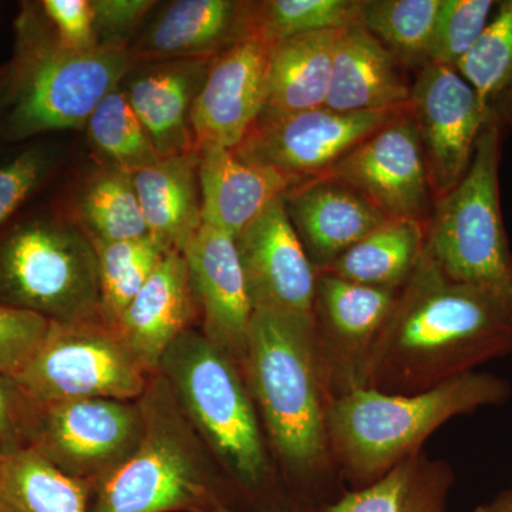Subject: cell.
I'll return each mask as SVG.
<instances>
[{
    "instance_id": "cell-2",
    "label": "cell",
    "mask_w": 512,
    "mask_h": 512,
    "mask_svg": "<svg viewBox=\"0 0 512 512\" xmlns=\"http://www.w3.org/2000/svg\"><path fill=\"white\" fill-rule=\"evenodd\" d=\"M244 376L292 500L325 507L346 490L330 451L326 387L312 316L254 311Z\"/></svg>"
},
{
    "instance_id": "cell-42",
    "label": "cell",
    "mask_w": 512,
    "mask_h": 512,
    "mask_svg": "<svg viewBox=\"0 0 512 512\" xmlns=\"http://www.w3.org/2000/svg\"><path fill=\"white\" fill-rule=\"evenodd\" d=\"M476 512H512V493L504 494L493 503L481 505Z\"/></svg>"
},
{
    "instance_id": "cell-31",
    "label": "cell",
    "mask_w": 512,
    "mask_h": 512,
    "mask_svg": "<svg viewBox=\"0 0 512 512\" xmlns=\"http://www.w3.org/2000/svg\"><path fill=\"white\" fill-rule=\"evenodd\" d=\"M441 0H362L359 25L416 74L429 64Z\"/></svg>"
},
{
    "instance_id": "cell-26",
    "label": "cell",
    "mask_w": 512,
    "mask_h": 512,
    "mask_svg": "<svg viewBox=\"0 0 512 512\" xmlns=\"http://www.w3.org/2000/svg\"><path fill=\"white\" fill-rule=\"evenodd\" d=\"M454 474L446 461L424 450L400 461L375 483L346 490L325 512H450Z\"/></svg>"
},
{
    "instance_id": "cell-37",
    "label": "cell",
    "mask_w": 512,
    "mask_h": 512,
    "mask_svg": "<svg viewBox=\"0 0 512 512\" xmlns=\"http://www.w3.org/2000/svg\"><path fill=\"white\" fill-rule=\"evenodd\" d=\"M39 409L15 377L0 373V457L29 447Z\"/></svg>"
},
{
    "instance_id": "cell-36",
    "label": "cell",
    "mask_w": 512,
    "mask_h": 512,
    "mask_svg": "<svg viewBox=\"0 0 512 512\" xmlns=\"http://www.w3.org/2000/svg\"><path fill=\"white\" fill-rule=\"evenodd\" d=\"M52 320L39 313L0 303V373L23 372L45 340Z\"/></svg>"
},
{
    "instance_id": "cell-15",
    "label": "cell",
    "mask_w": 512,
    "mask_h": 512,
    "mask_svg": "<svg viewBox=\"0 0 512 512\" xmlns=\"http://www.w3.org/2000/svg\"><path fill=\"white\" fill-rule=\"evenodd\" d=\"M271 45L251 33L212 59L192 106L195 150L237 148L248 136L268 99Z\"/></svg>"
},
{
    "instance_id": "cell-43",
    "label": "cell",
    "mask_w": 512,
    "mask_h": 512,
    "mask_svg": "<svg viewBox=\"0 0 512 512\" xmlns=\"http://www.w3.org/2000/svg\"><path fill=\"white\" fill-rule=\"evenodd\" d=\"M0 512H5V511H3V510H0Z\"/></svg>"
},
{
    "instance_id": "cell-8",
    "label": "cell",
    "mask_w": 512,
    "mask_h": 512,
    "mask_svg": "<svg viewBox=\"0 0 512 512\" xmlns=\"http://www.w3.org/2000/svg\"><path fill=\"white\" fill-rule=\"evenodd\" d=\"M0 296L55 322L101 319L96 248L73 222L19 225L0 242Z\"/></svg>"
},
{
    "instance_id": "cell-19",
    "label": "cell",
    "mask_w": 512,
    "mask_h": 512,
    "mask_svg": "<svg viewBox=\"0 0 512 512\" xmlns=\"http://www.w3.org/2000/svg\"><path fill=\"white\" fill-rule=\"evenodd\" d=\"M254 33V2L177 0L133 47L137 62L212 60Z\"/></svg>"
},
{
    "instance_id": "cell-11",
    "label": "cell",
    "mask_w": 512,
    "mask_h": 512,
    "mask_svg": "<svg viewBox=\"0 0 512 512\" xmlns=\"http://www.w3.org/2000/svg\"><path fill=\"white\" fill-rule=\"evenodd\" d=\"M402 111L339 113L320 107L261 116L234 150L245 160L271 168L298 184L328 173L350 150Z\"/></svg>"
},
{
    "instance_id": "cell-12",
    "label": "cell",
    "mask_w": 512,
    "mask_h": 512,
    "mask_svg": "<svg viewBox=\"0 0 512 512\" xmlns=\"http://www.w3.org/2000/svg\"><path fill=\"white\" fill-rule=\"evenodd\" d=\"M397 293L353 284L329 271L318 272L312 319L320 365L332 400L366 389L377 340Z\"/></svg>"
},
{
    "instance_id": "cell-39",
    "label": "cell",
    "mask_w": 512,
    "mask_h": 512,
    "mask_svg": "<svg viewBox=\"0 0 512 512\" xmlns=\"http://www.w3.org/2000/svg\"><path fill=\"white\" fill-rule=\"evenodd\" d=\"M49 160L40 150H28L0 165V227L9 220L45 177Z\"/></svg>"
},
{
    "instance_id": "cell-7",
    "label": "cell",
    "mask_w": 512,
    "mask_h": 512,
    "mask_svg": "<svg viewBox=\"0 0 512 512\" xmlns=\"http://www.w3.org/2000/svg\"><path fill=\"white\" fill-rule=\"evenodd\" d=\"M503 137L493 124L485 126L463 180L434 201L424 251L454 281L512 295V254L500 202Z\"/></svg>"
},
{
    "instance_id": "cell-1",
    "label": "cell",
    "mask_w": 512,
    "mask_h": 512,
    "mask_svg": "<svg viewBox=\"0 0 512 512\" xmlns=\"http://www.w3.org/2000/svg\"><path fill=\"white\" fill-rule=\"evenodd\" d=\"M511 349L512 295L454 281L423 249L377 340L366 389L426 392Z\"/></svg>"
},
{
    "instance_id": "cell-6",
    "label": "cell",
    "mask_w": 512,
    "mask_h": 512,
    "mask_svg": "<svg viewBox=\"0 0 512 512\" xmlns=\"http://www.w3.org/2000/svg\"><path fill=\"white\" fill-rule=\"evenodd\" d=\"M138 402L143 437L94 488L90 512H197L215 503L229 504L224 481L167 380L156 373Z\"/></svg>"
},
{
    "instance_id": "cell-34",
    "label": "cell",
    "mask_w": 512,
    "mask_h": 512,
    "mask_svg": "<svg viewBox=\"0 0 512 512\" xmlns=\"http://www.w3.org/2000/svg\"><path fill=\"white\" fill-rule=\"evenodd\" d=\"M362 0H264L254 2V33L269 45L359 25Z\"/></svg>"
},
{
    "instance_id": "cell-28",
    "label": "cell",
    "mask_w": 512,
    "mask_h": 512,
    "mask_svg": "<svg viewBox=\"0 0 512 512\" xmlns=\"http://www.w3.org/2000/svg\"><path fill=\"white\" fill-rule=\"evenodd\" d=\"M93 488L67 476L35 448L0 457V510L90 512Z\"/></svg>"
},
{
    "instance_id": "cell-27",
    "label": "cell",
    "mask_w": 512,
    "mask_h": 512,
    "mask_svg": "<svg viewBox=\"0 0 512 512\" xmlns=\"http://www.w3.org/2000/svg\"><path fill=\"white\" fill-rule=\"evenodd\" d=\"M424 242L423 222L387 220L343 252L325 271L353 284L400 291L419 264Z\"/></svg>"
},
{
    "instance_id": "cell-18",
    "label": "cell",
    "mask_w": 512,
    "mask_h": 512,
    "mask_svg": "<svg viewBox=\"0 0 512 512\" xmlns=\"http://www.w3.org/2000/svg\"><path fill=\"white\" fill-rule=\"evenodd\" d=\"M282 200L316 272L390 220L355 188L329 175L293 184Z\"/></svg>"
},
{
    "instance_id": "cell-5",
    "label": "cell",
    "mask_w": 512,
    "mask_h": 512,
    "mask_svg": "<svg viewBox=\"0 0 512 512\" xmlns=\"http://www.w3.org/2000/svg\"><path fill=\"white\" fill-rule=\"evenodd\" d=\"M40 18L26 8L18 20L5 127L12 140L86 127L104 97L137 63L127 40L101 42L84 52L64 49L45 13Z\"/></svg>"
},
{
    "instance_id": "cell-29",
    "label": "cell",
    "mask_w": 512,
    "mask_h": 512,
    "mask_svg": "<svg viewBox=\"0 0 512 512\" xmlns=\"http://www.w3.org/2000/svg\"><path fill=\"white\" fill-rule=\"evenodd\" d=\"M473 87L485 119L501 134L512 130V0L498 2L483 35L457 64Z\"/></svg>"
},
{
    "instance_id": "cell-25",
    "label": "cell",
    "mask_w": 512,
    "mask_h": 512,
    "mask_svg": "<svg viewBox=\"0 0 512 512\" xmlns=\"http://www.w3.org/2000/svg\"><path fill=\"white\" fill-rule=\"evenodd\" d=\"M340 32L312 33L271 45L268 99L261 116H282L325 107Z\"/></svg>"
},
{
    "instance_id": "cell-16",
    "label": "cell",
    "mask_w": 512,
    "mask_h": 512,
    "mask_svg": "<svg viewBox=\"0 0 512 512\" xmlns=\"http://www.w3.org/2000/svg\"><path fill=\"white\" fill-rule=\"evenodd\" d=\"M235 242L252 311L312 316L318 272L289 220L282 195Z\"/></svg>"
},
{
    "instance_id": "cell-33",
    "label": "cell",
    "mask_w": 512,
    "mask_h": 512,
    "mask_svg": "<svg viewBox=\"0 0 512 512\" xmlns=\"http://www.w3.org/2000/svg\"><path fill=\"white\" fill-rule=\"evenodd\" d=\"M86 128L90 141L104 158V164L128 174H136L161 158L127 94L119 90L104 97Z\"/></svg>"
},
{
    "instance_id": "cell-13",
    "label": "cell",
    "mask_w": 512,
    "mask_h": 512,
    "mask_svg": "<svg viewBox=\"0 0 512 512\" xmlns=\"http://www.w3.org/2000/svg\"><path fill=\"white\" fill-rule=\"evenodd\" d=\"M407 110L416 124L436 201L463 180L487 119L477 93L456 67L437 63L414 74Z\"/></svg>"
},
{
    "instance_id": "cell-20",
    "label": "cell",
    "mask_w": 512,
    "mask_h": 512,
    "mask_svg": "<svg viewBox=\"0 0 512 512\" xmlns=\"http://www.w3.org/2000/svg\"><path fill=\"white\" fill-rule=\"evenodd\" d=\"M413 77L360 25L342 30L325 107L339 113H383L409 107Z\"/></svg>"
},
{
    "instance_id": "cell-40",
    "label": "cell",
    "mask_w": 512,
    "mask_h": 512,
    "mask_svg": "<svg viewBox=\"0 0 512 512\" xmlns=\"http://www.w3.org/2000/svg\"><path fill=\"white\" fill-rule=\"evenodd\" d=\"M94 30L99 42L127 40L128 33L157 5L153 0H94Z\"/></svg>"
},
{
    "instance_id": "cell-10",
    "label": "cell",
    "mask_w": 512,
    "mask_h": 512,
    "mask_svg": "<svg viewBox=\"0 0 512 512\" xmlns=\"http://www.w3.org/2000/svg\"><path fill=\"white\" fill-rule=\"evenodd\" d=\"M143 433L138 400H72L40 406L29 447L94 490L136 450Z\"/></svg>"
},
{
    "instance_id": "cell-41",
    "label": "cell",
    "mask_w": 512,
    "mask_h": 512,
    "mask_svg": "<svg viewBox=\"0 0 512 512\" xmlns=\"http://www.w3.org/2000/svg\"><path fill=\"white\" fill-rule=\"evenodd\" d=\"M197 512H244L235 510L229 504L215 503L210 507L202 508ZM258 512H325L322 507H315V505H309L305 503H299L295 500H286L284 503L272 505V507H266L264 510Z\"/></svg>"
},
{
    "instance_id": "cell-35",
    "label": "cell",
    "mask_w": 512,
    "mask_h": 512,
    "mask_svg": "<svg viewBox=\"0 0 512 512\" xmlns=\"http://www.w3.org/2000/svg\"><path fill=\"white\" fill-rule=\"evenodd\" d=\"M494 0H441L431 33L429 63L456 67L493 18Z\"/></svg>"
},
{
    "instance_id": "cell-23",
    "label": "cell",
    "mask_w": 512,
    "mask_h": 512,
    "mask_svg": "<svg viewBox=\"0 0 512 512\" xmlns=\"http://www.w3.org/2000/svg\"><path fill=\"white\" fill-rule=\"evenodd\" d=\"M211 62H154L128 84V101L161 158L197 151L191 127L192 106Z\"/></svg>"
},
{
    "instance_id": "cell-30",
    "label": "cell",
    "mask_w": 512,
    "mask_h": 512,
    "mask_svg": "<svg viewBox=\"0 0 512 512\" xmlns=\"http://www.w3.org/2000/svg\"><path fill=\"white\" fill-rule=\"evenodd\" d=\"M79 227L92 244L128 241L150 235L133 175L109 164L93 171L76 201Z\"/></svg>"
},
{
    "instance_id": "cell-32",
    "label": "cell",
    "mask_w": 512,
    "mask_h": 512,
    "mask_svg": "<svg viewBox=\"0 0 512 512\" xmlns=\"http://www.w3.org/2000/svg\"><path fill=\"white\" fill-rule=\"evenodd\" d=\"M93 245L99 262L100 318L119 329L128 306L170 251L151 235Z\"/></svg>"
},
{
    "instance_id": "cell-4",
    "label": "cell",
    "mask_w": 512,
    "mask_h": 512,
    "mask_svg": "<svg viewBox=\"0 0 512 512\" xmlns=\"http://www.w3.org/2000/svg\"><path fill=\"white\" fill-rule=\"evenodd\" d=\"M185 417L237 490L255 500H279L268 441L244 373L197 330L184 332L161 359L158 372Z\"/></svg>"
},
{
    "instance_id": "cell-9",
    "label": "cell",
    "mask_w": 512,
    "mask_h": 512,
    "mask_svg": "<svg viewBox=\"0 0 512 512\" xmlns=\"http://www.w3.org/2000/svg\"><path fill=\"white\" fill-rule=\"evenodd\" d=\"M39 406L84 399L137 402L150 373L117 328L101 319L50 323L35 356L15 377Z\"/></svg>"
},
{
    "instance_id": "cell-21",
    "label": "cell",
    "mask_w": 512,
    "mask_h": 512,
    "mask_svg": "<svg viewBox=\"0 0 512 512\" xmlns=\"http://www.w3.org/2000/svg\"><path fill=\"white\" fill-rule=\"evenodd\" d=\"M197 309L184 255L170 251L119 325L128 348L150 375H156L165 352L190 329Z\"/></svg>"
},
{
    "instance_id": "cell-24",
    "label": "cell",
    "mask_w": 512,
    "mask_h": 512,
    "mask_svg": "<svg viewBox=\"0 0 512 512\" xmlns=\"http://www.w3.org/2000/svg\"><path fill=\"white\" fill-rule=\"evenodd\" d=\"M198 161V151H191L133 174L148 232L167 251L183 254L202 227Z\"/></svg>"
},
{
    "instance_id": "cell-14",
    "label": "cell",
    "mask_w": 512,
    "mask_h": 512,
    "mask_svg": "<svg viewBox=\"0 0 512 512\" xmlns=\"http://www.w3.org/2000/svg\"><path fill=\"white\" fill-rule=\"evenodd\" d=\"M323 175L355 188L390 220L426 225L430 220L434 195L416 124L407 109Z\"/></svg>"
},
{
    "instance_id": "cell-3",
    "label": "cell",
    "mask_w": 512,
    "mask_h": 512,
    "mask_svg": "<svg viewBox=\"0 0 512 512\" xmlns=\"http://www.w3.org/2000/svg\"><path fill=\"white\" fill-rule=\"evenodd\" d=\"M505 384L467 373L426 392L390 394L359 389L329 404L330 451L340 480L350 490L366 487L424 443L454 417L500 402Z\"/></svg>"
},
{
    "instance_id": "cell-22",
    "label": "cell",
    "mask_w": 512,
    "mask_h": 512,
    "mask_svg": "<svg viewBox=\"0 0 512 512\" xmlns=\"http://www.w3.org/2000/svg\"><path fill=\"white\" fill-rule=\"evenodd\" d=\"M202 224L237 238L292 181L239 156L234 148L198 150Z\"/></svg>"
},
{
    "instance_id": "cell-38",
    "label": "cell",
    "mask_w": 512,
    "mask_h": 512,
    "mask_svg": "<svg viewBox=\"0 0 512 512\" xmlns=\"http://www.w3.org/2000/svg\"><path fill=\"white\" fill-rule=\"evenodd\" d=\"M40 8L64 49L84 52L99 45L89 0H45Z\"/></svg>"
},
{
    "instance_id": "cell-17",
    "label": "cell",
    "mask_w": 512,
    "mask_h": 512,
    "mask_svg": "<svg viewBox=\"0 0 512 512\" xmlns=\"http://www.w3.org/2000/svg\"><path fill=\"white\" fill-rule=\"evenodd\" d=\"M183 255L204 322L202 333L244 373L254 311L235 238L202 224Z\"/></svg>"
}]
</instances>
